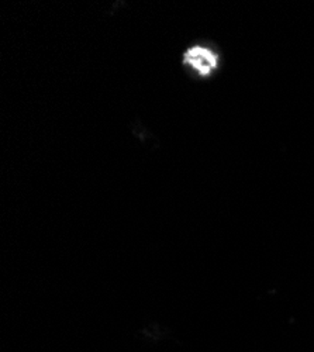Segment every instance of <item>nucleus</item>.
I'll return each mask as SVG.
<instances>
[{"instance_id":"obj_1","label":"nucleus","mask_w":314,"mask_h":352,"mask_svg":"<svg viewBox=\"0 0 314 352\" xmlns=\"http://www.w3.org/2000/svg\"><path fill=\"white\" fill-rule=\"evenodd\" d=\"M218 54L201 43L189 44L179 56V67L190 79H208L218 69Z\"/></svg>"}]
</instances>
